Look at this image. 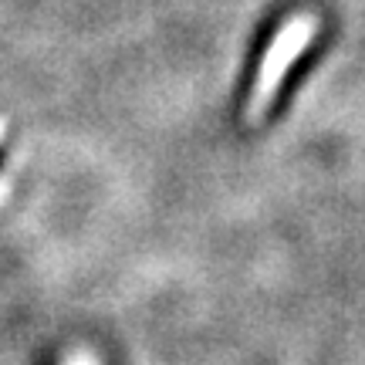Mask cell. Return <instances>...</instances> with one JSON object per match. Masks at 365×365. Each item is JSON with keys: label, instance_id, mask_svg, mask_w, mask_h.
<instances>
[{"label": "cell", "instance_id": "1", "mask_svg": "<svg viewBox=\"0 0 365 365\" xmlns=\"http://www.w3.org/2000/svg\"><path fill=\"white\" fill-rule=\"evenodd\" d=\"M314 27L318 21L314 17H291L284 27H281V34L271 41V51L264 54V65H261V75H257V85H254V95H250V105H247V118L250 122H257V118L271 108L274 95L281 88V78H284L287 65L298 58L314 38Z\"/></svg>", "mask_w": 365, "mask_h": 365}]
</instances>
